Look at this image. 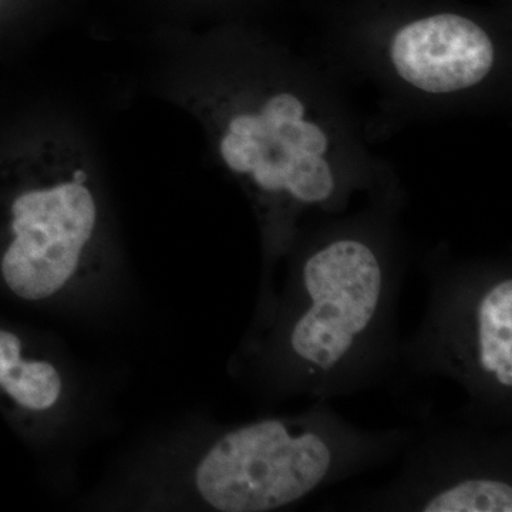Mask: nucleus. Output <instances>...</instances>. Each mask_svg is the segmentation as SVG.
Returning a JSON list of instances; mask_svg holds the SVG:
<instances>
[{"mask_svg":"<svg viewBox=\"0 0 512 512\" xmlns=\"http://www.w3.org/2000/svg\"><path fill=\"white\" fill-rule=\"evenodd\" d=\"M387 57L394 74L416 92L448 96L490 77L497 46L476 20L440 12L403 23L390 36Z\"/></svg>","mask_w":512,"mask_h":512,"instance_id":"obj_7","label":"nucleus"},{"mask_svg":"<svg viewBox=\"0 0 512 512\" xmlns=\"http://www.w3.org/2000/svg\"><path fill=\"white\" fill-rule=\"evenodd\" d=\"M430 434L410 448L392 483L363 497L372 511L511 512L510 434L471 426Z\"/></svg>","mask_w":512,"mask_h":512,"instance_id":"obj_6","label":"nucleus"},{"mask_svg":"<svg viewBox=\"0 0 512 512\" xmlns=\"http://www.w3.org/2000/svg\"><path fill=\"white\" fill-rule=\"evenodd\" d=\"M99 161L69 120L46 116L10 163L0 276L23 301L55 298L107 252Z\"/></svg>","mask_w":512,"mask_h":512,"instance_id":"obj_3","label":"nucleus"},{"mask_svg":"<svg viewBox=\"0 0 512 512\" xmlns=\"http://www.w3.org/2000/svg\"><path fill=\"white\" fill-rule=\"evenodd\" d=\"M400 362L416 375L444 376L463 387L461 419L500 429L512 419V275L505 264L430 272L429 301Z\"/></svg>","mask_w":512,"mask_h":512,"instance_id":"obj_5","label":"nucleus"},{"mask_svg":"<svg viewBox=\"0 0 512 512\" xmlns=\"http://www.w3.org/2000/svg\"><path fill=\"white\" fill-rule=\"evenodd\" d=\"M291 254L284 291L252 348L265 389L275 400L329 402L382 382L402 352V268L387 239L348 225Z\"/></svg>","mask_w":512,"mask_h":512,"instance_id":"obj_2","label":"nucleus"},{"mask_svg":"<svg viewBox=\"0 0 512 512\" xmlns=\"http://www.w3.org/2000/svg\"><path fill=\"white\" fill-rule=\"evenodd\" d=\"M413 430H366L315 402L306 412L229 427L205 441L188 484L201 507L220 512H271L316 491L389 463Z\"/></svg>","mask_w":512,"mask_h":512,"instance_id":"obj_4","label":"nucleus"},{"mask_svg":"<svg viewBox=\"0 0 512 512\" xmlns=\"http://www.w3.org/2000/svg\"><path fill=\"white\" fill-rule=\"evenodd\" d=\"M153 49V93L200 121L254 205L264 248L256 319L265 322L275 262L295 245L296 222L342 200L332 136L308 101L268 76L251 46L163 39Z\"/></svg>","mask_w":512,"mask_h":512,"instance_id":"obj_1","label":"nucleus"},{"mask_svg":"<svg viewBox=\"0 0 512 512\" xmlns=\"http://www.w3.org/2000/svg\"><path fill=\"white\" fill-rule=\"evenodd\" d=\"M0 390L25 412H52L62 400V373L50 360L29 357L15 333L0 329Z\"/></svg>","mask_w":512,"mask_h":512,"instance_id":"obj_8","label":"nucleus"}]
</instances>
